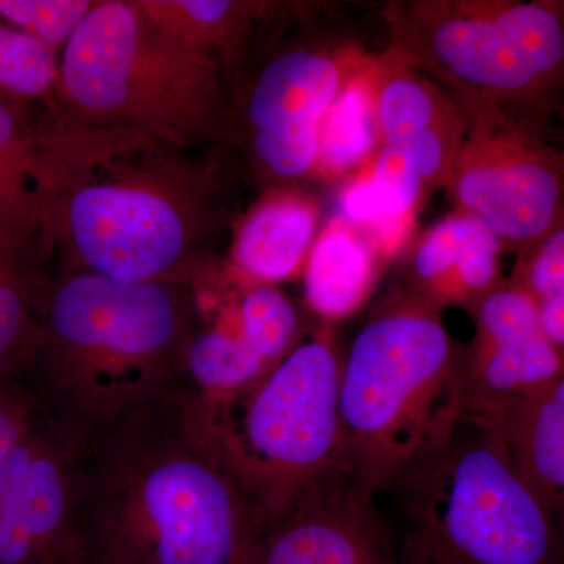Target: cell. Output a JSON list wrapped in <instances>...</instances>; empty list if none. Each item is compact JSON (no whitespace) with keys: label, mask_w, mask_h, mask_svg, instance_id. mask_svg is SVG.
<instances>
[{"label":"cell","mask_w":564,"mask_h":564,"mask_svg":"<svg viewBox=\"0 0 564 564\" xmlns=\"http://www.w3.org/2000/svg\"><path fill=\"white\" fill-rule=\"evenodd\" d=\"M263 530L185 386L82 444L69 564H258Z\"/></svg>","instance_id":"obj_1"},{"label":"cell","mask_w":564,"mask_h":564,"mask_svg":"<svg viewBox=\"0 0 564 564\" xmlns=\"http://www.w3.org/2000/svg\"><path fill=\"white\" fill-rule=\"evenodd\" d=\"M40 229L55 272L191 285L217 228V173L199 152L150 133L39 122Z\"/></svg>","instance_id":"obj_2"},{"label":"cell","mask_w":564,"mask_h":564,"mask_svg":"<svg viewBox=\"0 0 564 564\" xmlns=\"http://www.w3.org/2000/svg\"><path fill=\"white\" fill-rule=\"evenodd\" d=\"M191 285L55 272L24 370L44 413L76 436L184 386Z\"/></svg>","instance_id":"obj_3"},{"label":"cell","mask_w":564,"mask_h":564,"mask_svg":"<svg viewBox=\"0 0 564 564\" xmlns=\"http://www.w3.org/2000/svg\"><path fill=\"white\" fill-rule=\"evenodd\" d=\"M399 564H563L562 516L464 413L432 451L375 491Z\"/></svg>","instance_id":"obj_4"},{"label":"cell","mask_w":564,"mask_h":564,"mask_svg":"<svg viewBox=\"0 0 564 564\" xmlns=\"http://www.w3.org/2000/svg\"><path fill=\"white\" fill-rule=\"evenodd\" d=\"M466 406V356L432 304L378 311L340 359V463L377 491L443 443Z\"/></svg>","instance_id":"obj_5"},{"label":"cell","mask_w":564,"mask_h":564,"mask_svg":"<svg viewBox=\"0 0 564 564\" xmlns=\"http://www.w3.org/2000/svg\"><path fill=\"white\" fill-rule=\"evenodd\" d=\"M66 120L203 151L231 129L220 69L155 31L133 0L93 3L63 47L50 101Z\"/></svg>","instance_id":"obj_6"},{"label":"cell","mask_w":564,"mask_h":564,"mask_svg":"<svg viewBox=\"0 0 564 564\" xmlns=\"http://www.w3.org/2000/svg\"><path fill=\"white\" fill-rule=\"evenodd\" d=\"M340 356L328 336L293 345L231 399L188 391L192 413L269 525L340 463Z\"/></svg>","instance_id":"obj_7"},{"label":"cell","mask_w":564,"mask_h":564,"mask_svg":"<svg viewBox=\"0 0 564 564\" xmlns=\"http://www.w3.org/2000/svg\"><path fill=\"white\" fill-rule=\"evenodd\" d=\"M425 43L448 77L500 99L533 95L564 57L563 22L545 3L447 14L429 25Z\"/></svg>","instance_id":"obj_8"},{"label":"cell","mask_w":564,"mask_h":564,"mask_svg":"<svg viewBox=\"0 0 564 564\" xmlns=\"http://www.w3.org/2000/svg\"><path fill=\"white\" fill-rule=\"evenodd\" d=\"M82 444L44 414L0 463V564H69Z\"/></svg>","instance_id":"obj_9"},{"label":"cell","mask_w":564,"mask_h":564,"mask_svg":"<svg viewBox=\"0 0 564 564\" xmlns=\"http://www.w3.org/2000/svg\"><path fill=\"white\" fill-rule=\"evenodd\" d=\"M258 564L399 563L375 492L340 466L269 522Z\"/></svg>","instance_id":"obj_10"},{"label":"cell","mask_w":564,"mask_h":564,"mask_svg":"<svg viewBox=\"0 0 564 564\" xmlns=\"http://www.w3.org/2000/svg\"><path fill=\"white\" fill-rule=\"evenodd\" d=\"M343 88L339 66L313 51L267 63L245 101L252 155L281 180L303 176L318 158V126Z\"/></svg>","instance_id":"obj_11"},{"label":"cell","mask_w":564,"mask_h":564,"mask_svg":"<svg viewBox=\"0 0 564 564\" xmlns=\"http://www.w3.org/2000/svg\"><path fill=\"white\" fill-rule=\"evenodd\" d=\"M455 195L500 240L530 242L554 225L562 191L555 170L525 144L477 139L459 162Z\"/></svg>","instance_id":"obj_12"},{"label":"cell","mask_w":564,"mask_h":564,"mask_svg":"<svg viewBox=\"0 0 564 564\" xmlns=\"http://www.w3.org/2000/svg\"><path fill=\"white\" fill-rule=\"evenodd\" d=\"M464 413L496 434L514 473L541 502L562 516L564 503V380L478 400Z\"/></svg>","instance_id":"obj_13"},{"label":"cell","mask_w":564,"mask_h":564,"mask_svg":"<svg viewBox=\"0 0 564 564\" xmlns=\"http://www.w3.org/2000/svg\"><path fill=\"white\" fill-rule=\"evenodd\" d=\"M54 254L40 228L0 231V378L24 373L43 325Z\"/></svg>","instance_id":"obj_14"},{"label":"cell","mask_w":564,"mask_h":564,"mask_svg":"<svg viewBox=\"0 0 564 564\" xmlns=\"http://www.w3.org/2000/svg\"><path fill=\"white\" fill-rule=\"evenodd\" d=\"M315 212L292 196L263 203L245 220L234 258L245 274L262 282L291 276L313 242Z\"/></svg>","instance_id":"obj_15"},{"label":"cell","mask_w":564,"mask_h":564,"mask_svg":"<svg viewBox=\"0 0 564 564\" xmlns=\"http://www.w3.org/2000/svg\"><path fill=\"white\" fill-rule=\"evenodd\" d=\"M148 22L174 46L214 68L236 55L250 7L221 0H133Z\"/></svg>","instance_id":"obj_16"},{"label":"cell","mask_w":564,"mask_h":564,"mask_svg":"<svg viewBox=\"0 0 564 564\" xmlns=\"http://www.w3.org/2000/svg\"><path fill=\"white\" fill-rule=\"evenodd\" d=\"M372 280L369 247L347 226L334 223L311 251L304 291L315 313L328 321H339L361 306Z\"/></svg>","instance_id":"obj_17"},{"label":"cell","mask_w":564,"mask_h":564,"mask_svg":"<svg viewBox=\"0 0 564 564\" xmlns=\"http://www.w3.org/2000/svg\"><path fill=\"white\" fill-rule=\"evenodd\" d=\"M43 214L39 122L0 101V231L32 232Z\"/></svg>","instance_id":"obj_18"},{"label":"cell","mask_w":564,"mask_h":564,"mask_svg":"<svg viewBox=\"0 0 564 564\" xmlns=\"http://www.w3.org/2000/svg\"><path fill=\"white\" fill-rule=\"evenodd\" d=\"M562 378V350L543 336L475 348L466 356V404L530 391Z\"/></svg>","instance_id":"obj_19"},{"label":"cell","mask_w":564,"mask_h":564,"mask_svg":"<svg viewBox=\"0 0 564 564\" xmlns=\"http://www.w3.org/2000/svg\"><path fill=\"white\" fill-rule=\"evenodd\" d=\"M269 369L240 334L207 329L193 334L187 345L184 386L203 400L231 399Z\"/></svg>","instance_id":"obj_20"},{"label":"cell","mask_w":564,"mask_h":564,"mask_svg":"<svg viewBox=\"0 0 564 564\" xmlns=\"http://www.w3.org/2000/svg\"><path fill=\"white\" fill-rule=\"evenodd\" d=\"M377 139V113L370 82L359 77L337 93L318 126V159L333 172L358 165Z\"/></svg>","instance_id":"obj_21"},{"label":"cell","mask_w":564,"mask_h":564,"mask_svg":"<svg viewBox=\"0 0 564 564\" xmlns=\"http://www.w3.org/2000/svg\"><path fill=\"white\" fill-rule=\"evenodd\" d=\"M57 54L31 33L0 20V101L51 98L57 82Z\"/></svg>","instance_id":"obj_22"},{"label":"cell","mask_w":564,"mask_h":564,"mask_svg":"<svg viewBox=\"0 0 564 564\" xmlns=\"http://www.w3.org/2000/svg\"><path fill=\"white\" fill-rule=\"evenodd\" d=\"M240 337L267 366L288 355L299 333V314L285 293L272 285H258L240 304Z\"/></svg>","instance_id":"obj_23"},{"label":"cell","mask_w":564,"mask_h":564,"mask_svg":"<svg viewBox=\"0 0 564 564\" xmlns=\"http://www.w3.org/2000/svg\"><path fill=\"white\" fill-rule=\"evenodd\" d=\"M500 242L488 225L469 212L441 221L425 237L414 256L419 280L441 282L454 273L455 267L467 254L478 250L499 251Z\"/></svg>","instance_id":"obj_24"},{"label":"cell","mask_w":564,"mask_h":564,"mask_svg":"<svg viewBox=\"0 0 564 564\" xmlns=\"http://www.w3.org/2000/svg\"><path fill=\"white\" fill-rule=\"evenodd\" d=\"M377 126L386 144H402L437 126V102L432 90L413 77H393L375 101Z\"/></svg>","instance_id":"obj_25"},{"label":"cell","mask_w":564,"mask_h":564,"mask_svg":"<svg viewBox=\"0 0 564 564\" xmlns=\"http://www.w3.org/2000/svg\"><path fill=\"white\" fill-rule=\"evenodd\" d=\"M93 3L90 0H0V20L31 33L55 52L66 46Z\"/></svg>","instance_id":"obj_26"},{"label":"cell","mask_w":564,"mask_h":564,"mask_svg":"<svg viewBox=\"0 0 564 564\" xmlns=\"http://www.w3.org/2000/svg\"><path fill=\"white\" fill-rule=\"evenodd\" d=\"M477 318L480 343L475 348L541 336L538 300L525 289H500L489 293L478 306Z\"/></svg>","instance_id":"obj_27"},{"label":"cell","mask_w":564,"mask_h":564,"mask_svg":"<svg viewBox=\"0 0 564 564\" xmlns=\"http://www.w3.org/2000/svg\"><path fill=\"white\" fill-rule=\"evenodd\" d=\"M370 181L388 217L408 218L421 196L423 181L402 147L384 144Z\"/></svg>","instance_id":"obj_28"},{"label":"cell","mask_w":564,"mask_h":564,"mask_svg":"<svg viewBox=\"0 0 564 564\" xmlns=\"http://www.w3.org/2000/svg\"><path fill=\"white\" fill-rule=\"evenodd\" d=\"M44 414L24 373L0 378V463Z\"/></svg>","instance_id":"obj_29"},{"label":"cell","mask_w":564,"mask_h":564,"mask_svg":"<svg viewBox=\"0 0 564 564\" xmlns=\"http://www.w3.org/2000/svg\"><path fill=\"white\" fill-rule=\"evenodd\" d=\"M532 292L540 300L564 299V234L556 231L534 258L530 272Z\"/></svg>","instance_id":"obj_30"},{"label":"cell","mask_w":564,"mask_h":564,"mask_svg":"<svg viewBox=\"0 0 564 564\" xmlns=\"http://www.w3.org/2000/svg\"><path fill=\"white\" fill-rule=\"evenodd\" d=\"M399 147H402L410 155L422 181L433 180L443 172L445 161H447L448 147L440 124L426 129L425 132L419 133L414 139L399 144Z\"/></svg>","instance_id":"obj_31"},{"label":"cell","mask_w":564,"mask_h":564,"mask_svg":"<svg viewBox=\"0 0 564 564\" xmlns=\"http://www.w3.org/2000/svg\"><path fill=\"white\" fill-rule=\"evenodd\" d=\"M496 250H478L467 254L455 267L454 276L467 291H484L489 288L497 274Z\"/></svg>","instance_id":"obj_32"},{"label":"cell","mask_w":564,"mask_h":564,"mask_svg":"<svg viewBox=\"0 0 564 564\" xmlns=\"http://www.w3.org/2000/svg\"><path fill=\"white\" fill-rule=\"evenodd\" d=\"M540 333L549 344L563 350L564 344V299H547L538 302Z\"/></svg>","instance_id":"obj_33"},{"label":"cell","mask_w":564,"mask_h":564,"mask_svg":"<svg viewBox=\"0 0 564 564\" xmlns=\"http://www.w3.org/2000/svg\"><path fill=\"white\" fill-rule=\"evenodd\" d=\"M50 564H62V563H50Z\"/></svg>","instance_id":"obj_34"}]
</instances>
